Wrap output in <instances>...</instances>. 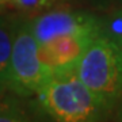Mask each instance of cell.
<instances>
[{
	"label": "cell",
	"mask_w": 122,
	"mask_h": 122,
	"mask_svg": "<svg viewBox=\"0 0 122 122\" xmlns=\"http://www.w3.org/2000/svg\"><path fill=\"white\" fill-rule=\"evenodd\" d=\"M29 114L25 111L22 105L14 96H5L0 99V121H27Z\"/></svg>",
	"instance_id": "cell-7"
},
{
	"label": "cell",
	"mask_w": 122,
	"mask_h": 122,
	"mask_svg": "<svg viewBox=\"0 0 122 122\" xmlns=\"http://www.w3.org/2000/svg\"><path fill=\"white\" fill-rule=\"evenodd\" d=\"M86 1L96 10H109L115 3H118V0H86Z\"/></svg>",
	"instance_id": "cell-10"
},
{
	"label": "cell",
	"mask_w": 122,
	"mask_h": 122,
	"mask_svg": "<svg viewBox=\"0 0 122 122\" xmlns=\"http://www.w3.org/2000/svg\"><path fill=\"white\" fill-rule=\"evenodd\" d=\"M49 72L38 54V42L29 19L19 18L14 35L7 90L14 95L27 98L35 95L49 79Z\"/></svg>",
	"instance_id": "cell-3"
},
{
	"label": "cell",
	"mask_w": 122,
	"mask_h": 122,
	"mask_svg": "<svg viewBox=\"0 0 122 122\" xmlns=\"http://www.w3.org/2000/svg\"><path fill=\"white\" fill-rule=\"evenodd\" d=\"M19 16L0 12V86L7 88L14 35Z\"/></svg>",
	"instance_id": "cell-6"
},
{
	"label": "cell",
	"mask_w": 122,
	"mask_h": 122,
	"mask_svg": "<svg viewBox=\"0 0 122 122\" xmlns=\"http://www.w3.org/2000/svg\"><path fill=\"white\" fill-rule=\"evenodd\" d=\"M57 0H10V4L26 14H35L46 11Z\"/></svg>",
	"instance_id": "cell-8"
},
{
	"label": "cell",
	"mask_w": 122,
	"mask_h": 122,
	"mask_svg": "<svg viewBox=\"0 0 122 122\" xmlns=\"http://www.w3.org/2000/svg\"><path fill=\"white\" fill-rule=\"evenodd\" d=\"M7 5H11L10 4V0H0V12H3Z\"/></svg>",
	"instance_id": "cell-12"
},
{
	"label": "cell",
	"mask_w": 122,
	"mask_h": 122,
	"mask_svg": "<svg viewBox=\"0 0 122 122\" xmlns=\"http://www.w3.org/2000/svg\"><path fill=\"white\" fill-rule=\"evenodd\" d=\"M99 33L61 35V37H56L50 41H46L44 44H39V58L45 65V68L50 72V75L57 71L73 68V66H76L79 58L81 57V54L87 49L90 42Z\"/></svg>",
	"instance_id": "cell-5"
},
{
	"label": "cell",
	"mask_w": 122,
	"mask_h": 122,
	"mask_svg": "<svg viewBox=\"0 0 122 122\" xmlns=\"http://www.w3.org/2000/svg\"><path fill=\"white\" fill-rule=\"evenodd\" d=\"M113 119L115 121H122V99L118 102V105L115 106V110H114L113 113Z\"/></svg>",
	"instance_id": "cell-11"
},
{
	"label": "cell",
	"mask_w": 122,
	"mask_h": 122,
	"mask_svg": "<svg viewBox=\"0 0 122 122\" xmlns=\"http://www.w3.org/2000/svg\"><path fill=\"white\" fill-rule=\"evenodd\" d=\"M80 80L115 110L122 99V44L105 25L75 66Z\"/></svg>",
	"instance_id": "cell-2"
},
{
	"label": "cell",
	"mask_w": 122,
	"mask_h": 122,
	"mask_svg": "<svg viewBox=\"0 0 122 122\" xmlns=\"http://www.w3.org/2000/svg\"><path fill=\"white\" fill-rule=\"evenodd\" d=\"M38 113L60 122H92L113 117L114 109L80 80L76 69L53 72L35 94Z\"/></svg>",
	"instance_id": "cell-1"
},
{
	"label": "cell",
	"mask_w": 122,
	"mask_h": 122,
	"mask_svg": "<svg viewBox=\"0 0 122 122\" xmlns=\"http://www.w3.org/2000/svg\"><path fill=\"white\" fill-rule=\"evenodd\" d=\"M7 90L5 87H3V86H0V99L3 98V95H4V91Z\"/></svg>",
	"instance_id": "cell-13"
},
{
	"label": "cell",
	"mask_w": 122,
	"mask_h": 122,
	"mask_svg": "<svg viewBox=\"0 0 122 122\" xmlns=\"http://www.w3.org/2000/svg\"><path fill=\"white\" fill-rule=\"evenodd\" d=\"M107 27L117 35L118 39L121 41V44H122V7H121V10H117L114 12V25L113 26H109L107 25Z\"/></svg>",
	"instance_id": "cell-9"
},
{
	"label": "cell",
	"mask_w": 122,
	"mask_h": 122,
	"mask_svg": "<svg viewBox=\"0 0 122 122\" xmlns=\"http://www.w3.org/2000/svg\"><path fill=\"white\" fill-rule=\"evenodd\" d=\"M29 20L38 45L61 35L99 33L105 27V22L98 15L73 8L46 10Z\"/></svg>",
	"instance_id": "cell-4"
},
{
	"label": "cell",
	"mask_w": 122,
	"mask_h": 122,
	"mask_svg": "<svg viewBox=\"0 0 122 122\" xmlns=\"http://www.w3.org/2000/svg\"><path fill=\"white\" fill-rule=\"evenodd\" d=\"M118 4H119V5L122 7V0H118Z\"/></svg>",
	"instance_id": "cell-14"
}]
</instances>
